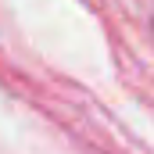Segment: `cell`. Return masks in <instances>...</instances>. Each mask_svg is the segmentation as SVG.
Here are the masks:
<instances>
[{"instance_id": "obj_1", "label": "cell", "mask_w": 154, "mask_h": 154, "mask_svg": "<svg viewBox=\"0 0 154 154\" xmlns=\"http://www.w3.org/2000/svg\"><path fill=\"white\" fill-rule=\"evenodd\" d=\"M151 25H154V18H151Z\"/></svg>"}]
</instances>
